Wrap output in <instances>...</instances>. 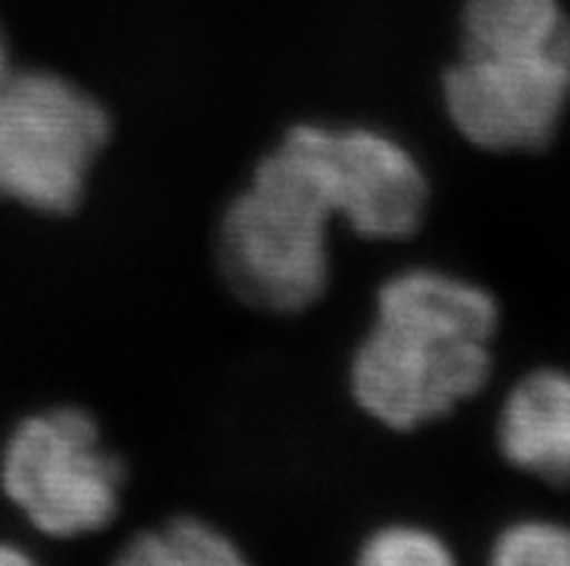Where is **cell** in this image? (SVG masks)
I'll return each instance as SVG.
<instances>
[{"mask_svg": "<svg viewBox=\"0 0 570 566\" xmlns=\"http://www.w3.org/2000/svg\"><path fill=\"white\" fill-rule=\"evenodd\" d=\"M499 304L472 280L405 269L376 295V324L351 361V394L371 419L417 430L472 399L492 374Z\"/></svg>", "mask_w": 570, "mask_h": 566, "instance_id": "cell-1", "label": "cell"}, {"mask_svg": "<svg viewBox=\"0 0 570 566\" xmlns=\"http://www.w3.org/2000/svg\"><path fill=\"white\" fill-rule=\"evenodd\" d=\"M333 217L316 125H296L220 220L217 258L232 292L264 312L313 307L331 278Z\"/></svg>", "mask_w": 570, "mask_h": 566, "instance_id": "cell-2", "label": "cell"}, {"mask_svg": "<svg viewBox=\"0 0 570 566\" xmlns=\"http://www.w3.org/2000/svg\"><path fill=\"white\" fill-rule=\"evenodd\" d=\"M110 139L101 101L43 70L0 79V200L70 215Z\"/></svg>", "mask_w": 570, "mask_h": 566, "instance_id": "cell-3", "label": "cell"}, {"mask_svg": "<svg viewBox=\"0 0 570 566\" xmlns=\"http://www.w3.org/2000/svg\"><path fill=\"white\" fill-rule=\"evenodd\" d=\"M0 486L38 532L79 538L116 517L125 468L101 445L87 410L52 408L12 430L0 457Z\"/></svg>", "mask_w": 570, "mask_h": 566, "instance_id": "cell-4", "label": "cell"}, {"mask_svg": "<svg viewBox=\"0 0 570 566\" xmlns=\"http://www.w3.org/2000/svg\"><path fill=\"white\" fill-rule=\"evenodd\" d=\"M443 108L466 142L495 153L539 151L570 99V56L461 50L443 76Z\"/></svg>", "mask_w": 570, "mask_h": 566, "instance_id": "cell-5", "label": "cell"}, {"mask_svg": "<svg viewBox=\"0 0 570 566\" xmlns=\"http://www.w3.org/2000/svg\"><path fill=\"white\" fill-rule=\"evenodd\" d=\"M316 142L336 217L368 240H403L420 229L429 180L403 142L374 128H325Z\"/></svg>", "mask_w": 570, "mask_h": 566, "instance_id": "cell-6", "label": "cell"}, {"mask_svg": "<svg viewBox=\"0 0 570 566\" xmlns=\"http://www.w3.org/2000/svg\"><path fill=\"white\" fill-rule=\"evenodd\" d=\"M499 445L510 466L570 486V374L524 376L501 408Z\"/></svg>", "mask_w": 570, "mask_h": 566, "instance_id": "cell-7", "label": "cell"}, {"mask_svg": "<svg viewBox=\"0 0 570 566\" xmlns=\"http://www.w3.org/2000/svg\"><path fill=\"white\" fill-rule=\"evenodd\" d=\"M461 50L570 56V18L559 0H463Z\"/></svg>", "mask_w": 570, "mask_h": 566, "instance_id": "cell-8", "label": "cell"}, {"mask_svg": "<svg viewBox=\"0 0 570 566\" xmlns=\"http://www.w3.org/2000/svg\"><path fill=\"white\" fill-rule=\"evenodd\" d=\"M125 566H235L244 555L224 532L197 517H177L163 529L142 532L125 544Z\"/></svg>", "mask_w": 570, "mask_h": 566, "instance_id": "cell-9", "label": "cell"}, {"mask_svg": "<svg viewBox=\"0 0 570 566\" xmlns=\"http://www.w3.org/2000/svg\"><path fill=\"white\" fill-rule=\"evenodd\" d=\"M495 566H570V529L553 520H519L492 544Z\"/></svg>", "mask_w": 570, "mask_h": 566, "instance_id": "cell-10", "label": "cell"}, {"mask_svg": "<svg viewBox=\"0 0 570 566\" xmlns=\"http://www.w3.org/2000/svg\"><path fill=\"white\" fill-rule=\"evenodd\" d=\"M452 560L455 555L434 532L405 524L376 529L360 549L365 566H449Z\"/></svg>", "mask_w": 570, "mask_h": 566, "instance_id": "cell-11", "label": "cell"}, {"mask_svg": "<svg viewBox=\"0 0 570 566\" xmlns=\"http://www.w3.org/2000/svg\"><path fill=\"white\" fill-rule=\"evenodd\" d=\"M7 564H29V555H23L21 549H14L9 544H0V566Z\"/></svg>", "mask_w": 570, "mask_h": 566, "instance_id": "cell-12", "label": "cell"}, {"mask_svg": "<svg viewBox=\"0 0 570 566\" xmlns=\"http://www.w3.org/2000/svg\"><path fill=\"white\" fill-rule=\"evenodd\" d=\"M9 72V52H7V41L0 36V79Z\"/></svg>", "mask_w": 570, "mask_h": 566, "instance_id": "cell-13", "label": "cell"}]
</instances>
